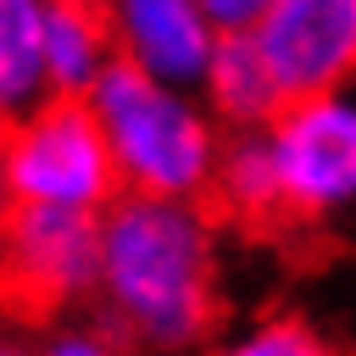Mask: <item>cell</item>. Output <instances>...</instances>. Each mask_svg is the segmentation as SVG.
I'll use <instances>...</instances> for the list:
<instances>
[{"mask_svg": "<svg viewBox=\"0 0 356 356\" xmlns=\"http://www.w3.org/2000/svg\"><path fill=\"white\" fill-rule=\"evenodd\" d=\"M100 289V217L17 206L0 234V300L11 317H61Z\"/></svg>", "mask_w": 356, "mask_h": 356, "instance_id": "obj_4", "label": "cell"}, {"mask_svg": "<svg viewBox=\"0 0 356 356\" xmlns=\"http://www.w3.org/2000/svg\"><path fill=\"white\" fill-rule=\"evenodd\" d=\"M0 356H28V339H17V334H0Z\"/></svg>", "mask_w": 356, "mask_h": 356, "instance_id": "obj_16", "label": "cell"}, {"mask_svg": "<svg viewBox=\"0 0 356 356\" xmlns=\"http://www.w3.org/2000/svg\"><path fill=\"white\" fill-rule=\"evenodd\" d=\"M89 106L117 156L122 195H150V200L211 195L228 134L206 111L200 89H178L128 61H111L106 78L89 89Z\"/></svg>", "mask_w": 356, "mask_h": 356, "instance_id": "obj_2", "label": "cell"}, {"mask_svg": "<svg viewBox=\"0 0 356 356\" xmlns=\"http://www.w3.org/2000/svg\"><path fill=\"white\" fill-rule=\"evenodd\" d=\"M200 100L222 122V134H261L289 106L267 56H261V44H256V33H222L217 39L211 67L200 78Z\"/></svg>", "mask_w": 356, "mask_h": 356, "instance_id": "obj_8", "label": "cell"}, {"mask_svg": "<svg viewBox=\"0 0 356 356\" xmlns=\"http://www.w3.org/2000/svg\"><path fill=\"white\" fill-rule=\"evenodd\" d=\"M28 356H117L106 328H83V323H61L39 339H28Z\"/></svg>", "mask_w": 356, "mask_h": 356, "instance_id": "obj_13", "label": "cell"}, {"mask_svg": "<svg viewBox=\"0 0 356 356\" xmlns=\"http://www.w3.org/2000/svg\"><path fill=\"white\" fill-rule=\"evenodd\" d=\"M273 0H200V11L211 17L217 33H250L261 17H267Z\"/></svg>", "mask_w": 356, "mask_h": 356, "instance_id": "obj_14", "label": "cell"}, {"mask_svg": "<svg viewBox=\"0 0 356 356\" xmlns=\"http://www.w3.org/2000/svg\"><path fill=\"white\" fill-rule=\"evenodd\" d=\"M111 11V39H117V61L178 83V89H200L211 50H217V28L200 11V0H106Z\"/></svg>", "mask_w": 356, "mask_h": 356, "instance_id": "obj_7", "label": "cell"}, {"mask_svg": "<svg viewBox=\"0 0 356 356\" xmlns=\"http://www.w3.org/2000/svg\"><path fill=\"white\" fill-rule=\"evenodd\" d=\"M250 33L284 100L339 95L356 83V0H273Z\"/></svg>", "mask_w": 356, "mask_h": 356, "instance_id": "obj_6", "label": "cell"}, {"mask_svg": "<svg viewBox=\"0 0 356 356\" xmlns=\"http://www.w3.org/2000/svg\"><path fill=\"white\" fill-rule=\"evenodd\" d=\"M11 211H17V200H11V184H6V167H0V234H6V222H11Z\"/></svg>", "mask_w": 356, "mask_h": 356, "instance_id": "obj_15", "label": "cell"}, {"mask_svg": "<svg viewBox=\"0 0 356 356\" xmlns=\"http://www.w3.org/2000/svg\"><path fill=\"white\" fill-rule=\"evenodd\" d=\"M222 250L200 200L122 195L100 217V323L145 350H189L217 323Z\"/></svg>", "mask_w": 356, "mask_h": 356, "instance_id": "obj_1", "label": "cell"}, {"mask_svg": "<svg viewBox=\"0 0 356 356\" xmlns=\"http://www.w3.org/2000/svg\"><path fill=\"white\" fill-rule=\"evenodd\" d=\"M0 167L17 206H50V211H89L106 217L122 200L117 156L106 145V128L89 100L50 95L17 122L0 128Z\"/></svg>", "mask_w": 356, "mask_h": 356, "instance_id": "obj_3", "label": "cell"}, {"mask_svg": "<svg viewBox=\"0 0 356 356\" xmlns=\"http://www.w3.org/2000/svg\"><path fill=\"white\" fill-rule=\"evenodd\" d=\"M117 61L106 0H44V83L50 95L89 100V89Z\"/></svg>", "mask_w": 356, "mask_h": 356, "instance_id": "obj_9", "label": "cell"}, {"mask_svg": "<svg viewBox=\"0 0 356 356\" xmlns=\"http://www.w3.org/2000/svg\"><path fill=\"white\" fill-rule=\"evenodd\" d=\"M211 356H328V345L300 317H261V323L239 328L234 339H222Z\"/></svg>", "mask_w": 356, "mask_h": 356, "instance_id": "obj_12", "label": "cell"}, {"mask_svg": "<svg viewBox=\"0 0 356 356\" xmlns=\"http://www.w3.org/2000/svg\"><path fill=\"white\" fill-rule=\"evenodd\" d=\"M50 100L44 83V0H0V128Z\"/></svg>", "mask_w": 356, "mask_h": 356, "instance_id": "obj_10", "label": "cell"}, {"mask_svg": "<svg viewBox=\"0 0 356 356\" xmlns=\"http://www.w3.org/2000/svg\"><path fill=\"white\" fill-rule=\"evenodd\" d=\"M261 134L273 150L284 217L317 222L356 206V89L289 100Z\"/></svg>", "mask_w": 356, "mask_h": 356, "instance_id": "obj_5", "label": "cell"}, {"mask_svg": "<svg viewBox=\"0 0 356 356\" xmlns=\"http://www.w3.org/2000/svg\"><path fill=\"white\" fill-rule=\"evenodd\" d=\"M211 195H217V206H222L228 217H239V222H273V217H284L267 134H228Z\"/></svg>", "mask_w": 356, "mask_h": 356, "instance_id": "obj_11", "label": "cell"}]
</instances>
